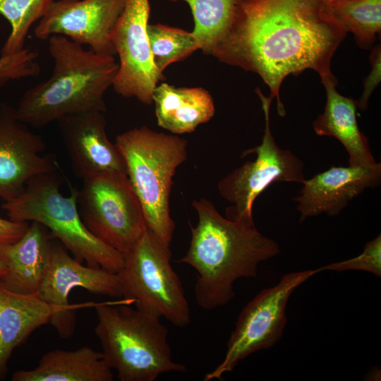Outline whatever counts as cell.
<instances>
[{
	"mask_svg": "<svg viewBox=\"0 0 381 381\" xmlns=\"http://www.w3.org/2000/svg\"><path fill=\"white\" fill-rule=\"evenodd\" d=\"M346 33L327 0H236L232 21L212 56L258 74L284 116V80L306 69L321 80L334 75L331 59Z\"/></svg>",
	"mask_w": 381,
	"mask_h": 381,
	"instance_id": "obj_1",
	"label": "cell"
},
{
	"mask_svg": "<svg viewBox=\"0 0 381 381\" xmlns=\"http://www.w3.org/2000/svg\"><path fill=\"white\" fill-rule=\"evenodd\" d=\"M198 213L195 226L190 224L191 238L186 255L178 260L198 272L194 286L199 307L210 310L234 297V282L256 277L260 262L279 253V244L262 235L255 224L224 217L210 200L192 203Z\"/></svg>",
	"mask_w": 381,
	"mask_h": 381,
	"instance_id": "obj_2",
	"label": "cell"
},
{
	"mask_svg": "<svg viewBox=\"0 0 381 381\" xmlns=\"http://www.w3.org/2000/svg\"><path fill=\"white\" fill-rule=\"evenodd\" d=\"M49 51L54 61L52 73L23 93L15 109L18 119L40 128L70 114L104 113V95L119 68L114 57L85 50L59 35L49 38Z\"/></svg>",
	"mask_w": 381,
	"mask_h": 381,
	"instance_id": "obj_3",
	"label": "cell"
},
{
	"mask_svg": "<svg viewBox=\"0 0 381 381\" xmlns=\"http://www.w3.org/2000/svg\"><path fill=\"white\" fill-rule=\"evenodd\" d=\"M127 303L95 307V333L104 361L121 381H154L164 373L186 372L172 358L169 330L160 318Z\"/></svg>",
	"mask_w": 381,
	"mask_h": 381,
	"instance_id": "obj_4",
	"label": "cell"
},
{
	"mask_svg": "<svg viewBox=\"0 0 381 381\" xmlns=\"http://www.w3.org/2000/svg\"><path fill=\"white\" fill-rule=\"evenodd\" d=\"M116 145L143 211L147 228L169 248L175 224L169 196L177 167L187 157V141L176 135L134 128L117 135Z\"/></svg>",
	"mask_w": 381,
	"mask_h": 381,
	"instance_id": "obj_5",
	"label": "cell"
},
{
	"mask_svg": "<svg viewBox=\"0 0 381 381\" xmlns=\"http://www.w3.org/2000/svg\"><path fill=\"white\" fill-rule=\"evenodd\" d=\"M61 183L57 171L37 176L2 208L12 220L44 226L78 261L118 273L123 266L124 255L87 229L78 211V190L72 189L64 196L60 192Z\"/></svg>",
	"mask_w": 381,
	"mask_h": 381,
	"instance_id": "obj_6",
	"label": "cell"
},
{
	"mask_svg": "<svg viewBox=\"0 0 381 381\" xmlns=\"http://www.w3.org/2000/svg\"><path fill=\"white\" fill-rule=\"evenodd\" d=\"M169 248L147 228L124 255L118 272L123 297L140 310L164 318L177 327L190 324V309L182 282L171 265Z\"/></svg>",
	"mask_w": 381,
	"mask_h": 381,
	"instance_id": "obj_7",
	"label": "cell"
},
{
	"mask_svg": "<svg viewBox=\"0 0 381 381\" xmlns=\"http://www.w3.org/2000/svg\"><path fill=\"white\" fill-rule=\"evenodd\" d=\"M78 207L87 229L123 255L147 228L126 174H104L83 181Z\"/></svg>",
	"mask_w": 381,
	"mask_h": 381,
	"instance_id": "obj_8",
	"label": "cell"
},
{
	"mask_svg": "<svg viewBox=\"0 0 381 381\" xmlns=\"http://www.w3.org/2000/svg\"><path fill=\"white\" fill-rule=\"evenodd\" d=\"M265 115V128L260 145L245 150L242 157L255 154L253 161H248L235 169L218 183L220 195L231 205L226 210V217L232 221L255 224L253 206L255 199L276 181H305L304 163L289 150L276 143L270 125V109L272 99L256 89Z\"/></svg>",
	"mask_w": 381,
	"mask_h": 381,
	"instance_id": "obj_9",
	"label": "cell"
},
{
	"mask_svg": "<svg viewBox=\"0 0 381 381\" xmlns=\"http://www.w3.org/2000/svg\"><path fill=\"white\" fill-rule=\"evenodd\" d=\"M319 272L308 270L284 275L275 286L262 289L242 309L227 342L223 361L204 376V381L220 379L237 364L260 350L267 349L282 337L286 323L290 296L301 284Z\"/></svg>",
	"mask_w": 381,
	"mask_h": 381,
	"instance_id": "obj_10",
	"label": "cell"
},
{
	"mask_svg": "<svg viewBox=\"0 0 381 381\" xmlns=\"http://www.w3.org/2000/svg\"><path fill=\"white\" fill-rule=\"evenodd\" d=\"M150 0H126L111 34L119 63L112 87L123 97L152 103V93L164 73L155 66L147 36Z\"/></svg>",
	"mask_w": 381,
	"mask_h": 381,
	"instance_id": "obj_11",
	"label": "cell"
},
{
	"mask_svg": "<svg viewBox=\"0 0 381 381\" xmlns=\"http://www.w3.org/2000/svg\"><path fill=\"white\" fill-rule=\"evenodd\" d=\"M75 288L92 294L123 297L118 273L83 265L61 243H54L49 267L37 294L52 309L49 324L66 339L73 334L76 323L79 306L68 303V295Z\"/></svg>",
	"mask_w": 381,
	"mask_h": 381,
	"instance_id": "obj_12",
	"label": "cell"
},
{
	"mask_svg": "<svg viewBox=\"0 0 381 381\" xmlns=\"http://www.w3.org/2000/svg\"><path fill=\"white\" fill-rule=\"evenodd\" d=\"M126 0L52 1L34 29L36 38L47 40L59 35L94 52L114 56L111 40L115 25Z\"/></svg>",
	"mask_w": 381,
	"mask_h": 381,
	"instance_id": "obj_13",
	"label": "cell"
},
{
	"mask_svg": "<svg viewBox=\"0 0 381 381\" xmlns=\"http://www.w3.org/2000/svg\"><path fill=\"white\" fill-rule=\"evenodd\" d=\"M46 144L20 121L15 109L0 104V198L18 196L28 182L40 174L58 171L54 154L42 155Z\"/></svg>",
	"mask_w": 381,
	"mask_h": 381,
	"instance_id": "obj_14",
	"label": "cell"
},
{
	"mask_svg": "<svg viewBox=\"0 0 381 381\" xmlns=\"http://www.w3.org/2000/svg\"><path fill=\"white\" fill-rule=\"evenodd\" d=\"M56 121L76 176L84 181L104 174H126L120 151L107 137L103 112L70 114Z\"/></svg>",
	"mask_w": 381,
	"mask_h": 381,
	"instance_id": "obj_15",
	"label": "cell"
},
{
	"mask_svg": "<svg viewBox=\"0 0 381 381\" xmlns=\"http://www.w3.org/2000/svg\"><path fill=\"white\" fill-rule=\"evenodd\" d=\"M380 182V163L368 167L332 166L305 179L299 194L293 198L301 214L299 222L323 213L332 217L338 215L365 189L377 187Z\"/></svg>",
	"mask_w": 381,
	"mask_h": 381,
	"instance_id": "obj_16",
	"label": "cell"
},
{
	"mask_svg": "<svg viewBox=\"0 0 381 381\" xmlns=\"http://www.w3.org/2000/svg\"><path fill=\"white\" fill-rule=\"evenodd\" d=\"M52 237L44 226L31 222L18 241L0 246V258L7 267L1 282L17 293H37L51 262Z\"/></svg>",
	"mask_w": 381,
	"mask_h": 381,
	"instance_id": "obj_17",
	"label": "cell"
},
{
	"mask_svg": "<svg viewBox=\"0 0 381 381\" xmlns=\"http://www.w3.org/2000/svg\"><path fill=\"white\" fill-rule=\"evenodd\" d=\"M52 315V308L37 293H17L0 281V380L6 375L16 348L36 329L49 323Z\"/></svg>",
	"mask_w": 381,
	"mask_h": 381,
	"instance_id": "obj_18",
	"label": "cell"
},
{
	"mask_svg": "<svg viewBox=\"0 0 381 381\" xmlns=\"http://www.w3.org/2000/svg\"><path fill=\"white\" fill-rule=\"evenodd\" d=\"M321 81L327 99L324 112L313 123L315 133L339 140L349 154V166L368 167L375 164L368 139L358 126L356 101L337 91V81L334 75Z\"/></svg>",
	"mask_w": 381,
	"mask_h": 381,
	"instance_id": "obj_19",
	"label": "cell"
},
{
	"mask_svg": "<svg viewBox=\"0 0 381 381\" xmlns=\"http://www.w3.org/2000/svg\"><path fill=\"white\" fill-rule=\"evenodd\" d=\"M157 124L172 134L193 132L208 122L215 108L210 94L202 87H177L162 82L152 93Z\"/></svg>",
	"mask_w": 381,
	"mask_h": 381,
	"instance_id": "obj_20",
	"label": "cell"
},
{
	"mask_svg": "<svg viewBox=\"0 0 381 381\" xmlns=\"http://www.w3.org/2000/svg\"><path fill=\"white\" fill-rule=\"evenodd\" d=\"M13 381H112V370L102 352L89 346L73 351L52 350L39 361L34 369L18 370Z\"/></svg>",
	"mask_w": 381,
	"mask_h": 381,
	"instance_id": "obj_21",
	"label": "cell"
},
{
	"mask_svg": "<svg viewBox=\"0 0 381 381\" xmlns=\"http://www.w3.org/2000/svg\"><path fill=\"white\" fill-rule=\"evenodd\" d=\"M184 1L191 11L192 32L198 49L212 55L224 36L234 17L236 0H169Z\"/></svg>",
	"mask_w": 381,
	"mask_h": 381,
	"instance_id": "obj_22",
	"label": "cell"
},
{
	"mask_svg": "<svg viewBox=\"0 0 381 381\" xmlns=\"http://www.w3.org/2000/svg\"><path fill=\"white\" fill-rule=\"evenodd\" d=\"M327 4L333 18L353 33L360 48L372 47L381 31V0H333Z\"/></svg>",
	"mask_w": 381,
	"mask_h": 381,
	"instance_id": "obj_23",
	"label": "cell"
},
{
	"mask_svg": "<svg viewBox=\"0 0 381 381\" xmlns=\"http://www.w3.org/2000/svg\"><path fill=\"white\" fill-rule=\"evenodd\" d=\"M147 36L152 61L163 73L171 64L181 61L195 51L198 46L192 32L164 24H148Z\"/></svg>",
	"mask_w": 381,
	"mask_h": 381,
	"instance_id": "obj_24",
	"label": "cell"
},
{
	"mask_svg": "<svg viewBox=\"0 0 381 381\" xmlns=\"http://www.w3.org/2000/svg\"><path fill=\"white\" fill-rule=\"evenodd\" d=\"M53 0H0V15L11 25V31L1 50V56L24 49L31 25L45 13Z\"/></svg>",
	"mask_w": 381,
	"mask_h": 381,
	"instance_id": "obj_25",
	"label": "cell"
},
{
	"mask_svg": "<svg viewBox=\"0 0 381 381\" xmlns=\"http://www.w3.org/2000/svg\"><path fill=\"white\" fill-rule=\"evenodd\" d=\"M38 53L30 49L0 56V88L11 80L36 77L40 73Z\"/></svg>",
	"mask_w": 381,
	"mask_h": 381,
	"instance_id": "obj_26",
	"label": "cell"
},
{
	"mask_svg": "<svg viewBox=\"0 0 381 381\" xmlns=\"http://www.w3.org/2000/svg\"><path fill=\"white\" fill-rule=\"evenodd\" d=\"M319 272L334 270H362L381 277V236L379 234L373 240L367 242L363 251L358 256L318 268Z\"/></svg>",
	"mask_w": 381,
	"mask_h": 381,
	"instance_id": "obj_27",
	"label": "cell"
},
{
	"mask_svg": "<svg viewBox=\"0 0 381 381\" xmlns=\"http://www.w3.org/2000/svg\"><path fill=\"white\" fill-rule=\"evenodd\" d=\"M370 61L371 71L363 81V91L360 99L356 101L357 107L361 110H365L368 107V102L370 95L379 85L381 80V49L380 44L377 45L372 49Z\"/></svg>",
	"mask_w": 381,
	"mask_h": 381,
	"instance_id": "obj_28",
	"label": "cell"
},
{
	"mask_svg": "<svg viewBox=\"0 0 381 381\" xmlns=\"http://www.w3.org/2000/svg\"><path fill=\"white\" fill-rule=\"evenodd\" d=\"M29 224V222L0 218V246L18 241L25 232Z\"/></svg>",
	"mask_w": 381,
	"mask_h": 381,
	"instance_id": "obj_29",
	"label": "cell"
},
{
	"mask_svg": "<svg viewBox=\"0 0 381 381\" xmlns=\"http://www.w3.org/2000/svg\"><path fill=\"white\" fill-rule=\"evenodd\" d=\"M6 272H7V267L4 262L0 258V279L6 275Z\"/></svg>",
	"mask_w": 381,
	"mask_h": 381,
	"instance_id": "obj_30",
	"label": "cell"
},
{
	"mask_svg": "<svg viewBox=\"0 0 381 381\" xmlns=\"http://www.w3.org/2000/svg\"><path fill=\"white\" fill-rule=\"evenodd\" d=\"M327 1H333V0H327Z\"/></svg>",
	"mask_w": 381,
	"mask_h": 381,
	"instance_id": "obj_31",
	"label": "cell"
}]
</instances>
